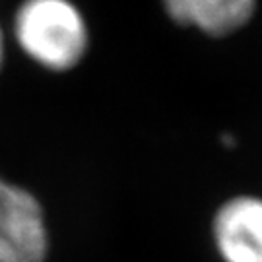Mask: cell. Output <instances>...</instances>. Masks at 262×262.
<instances>
[{
  "label": "cell",
  "instance_id": "1",
  "mask_svg": "<svg viewBox=\"0 0 262 262\" xmlns=\"http://www.w3.org/2000/svg\"><path fill=\"white\" fill-rule=\"evenodd\" d=\"M14 31L24 53L53 72L74 68L88 49L85 21L70 0H26Z\"/></svg>",
  "mask_w": 262,
  "mask_h": 262
},
{
  "label": "cell",
  "instance_id": "2",
  "mask_svg": "<svg viewBox=\"0 0 262 262\" xmlns=\"http://www.w3.org/2000/svg\"><path fill=\"white\" fill-rule=\"evenodd\" d=\"M49 229L33 192L0 175V262H45Z\"/></svg>",
  "mask_w": 262,
  "mask_h": 262
},
{
  "label": "cell",
  "instance_id": "3",
  "mask_svg": "<svg viewBox=\"0 0 262 262\" xmlns=\"http://www.w3.org/2000/svg\"><path fill=\"white\" fill-rule=\"evenodd\" d=\"M212 235L224 262H262V198L243 194L224 202Z\"/></svg>",
  "mask_w": 262,
  "mask_h": 262
},
{
  "label": "cell",
  "instance_id": "4",
  "mask_svg": "<svg viewBox=\"0 0 262 262\" xmlns=\"http://www.w3.org/2000/svg\"><path fill=\"white\" fill-rule=\"evenodd\" d=\"M163 10L179 26L227 37L251 21L256 0H163Z\"/></svg>",
  "mask_w": 262,
  "mask_h": 262
},
{
  "label": "cell",
  "instance_id": "5",
  "mask_svg": "<svg viewBox=\"0 0 262 262\" xmlns=\"http://www.w3.org/2000/svg\"><path fill=\"white\" fill-rule=\"evenodd\" d=\"M2 60H4V41H2V33H0V66H2Z\"/></svg>",
  "mask_w": 262,
  "mask_h": 262
}]
</instances>
